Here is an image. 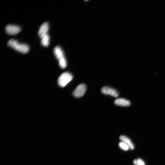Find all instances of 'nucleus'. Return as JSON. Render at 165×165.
<instances>
[{"instance_id":"nucleus-1","label":"nucleus","mask_w":165,"mask_h":165,"mask_svg":"<svg viewBox=\"0 0 165 165\" xmlns=\"http://www.w3.org/2000/svg\"><path fill=\"white\" fill-rule=\"evenodd\" d=\"M8 45L17 51L23 54H26L29 52L30 47L28 45L21 44L16 40L11 39L8 42Z\"/></svg>"},{"instance_id":"nucleus-2","label":"nucleus","mask_w":165,"mask_h":165,"mask_svg":"<svg viewBox=\"0 0 165 165\" xmlns=\"http://www.w3.org/2000/svg\"><path fill=\"white\" fill-rule=\"evenodd\" d=\"M54 52L58 60L60 67L62 69L65 68L67 66V63L62 49L59 46H57L54 49Z\"/></svg>"},{"instance_id":"nucleus-3","label":"nucleus","mask_w":165,"mask_h":165,"mask_svg":"<svg viewBox=\"0 0 165 165\" xmlns=\"http://www.w3.org/2000/svg\"><path fill=\"white\" fill-rule=\"evenodd\" d=\"M73 76L68 72L62 73L59 77L58 83L61 87H64L73 79Z\"/></svg>"},{"instance_id":"nucleus-4","label":"nucleus","mask_w":165,"mask_h":165,"mask_svg":"<svg viewBox=\"0 0 165 165\" xmlns=\"http://www.w3.org/2000/svg\"><path fill=\"white\" fill-rule=\"evenodd\" d=\"M7 34L10 35H16L21 30V28L17 25L10 24L7 25L5 28Z\"/></svg>"},{"instance_id":"nucleus-5","label":"nucleus","mask_w":165,"mask_h":165,"mask_svg":"<svg viewBox=\"0 0 165 165\" xmlns=\"http://www.w3.org/2000/svg\"><path fill=\"white\" fill-rule=\"evenodd\" d=\"M86 86L81 84L78 86L73 93V96L76 98H79L83 96L86 91Z\"/></svg>"},{"instance_id":"nucleus-6","label":"nucleus","mask_w":165,"mask_h":165,"mask_svg":"<svg viewBox=\"0 0 165 165\" xmlns=\"http://www.w3.org/2000/svg\"><path fill=\"white\" fill-rule=\"evenodd\" d=\"M103 94L111 96L114 97H117L119 94L115 89L109 87L105 86L103 87L101 90Z\"/></svg>"},{"instance_id":"nucleus-7","label":"nucleus","mask_w":165,"mask_h":165,"mask_svg":"<svg viewBox=\"0 0 165 165\" xmlns=\"http://www.w3.org/2000/svg\"><path fill=\"white\" fill-rule=\"evenodd\" d=\"M49 29V23L45 22L43 23L40 27L38 32V34L40 39L43 38L47 34Z\"/></svg>"},{"instance_id":"nucleus-8","label":"nucleus","mask_w":165,"mask_h":165,"mask_svg":"<svg viewBox=\"0 0 165 165\" xmlns=\"http://www.w3.org/2000/svg\"><path fill=\"white\" fill-rule=\"evenodd\" d=\"M116 105L121 106H128L131 105V103L128 100L123 98L116 99L114 101Z\"/></svg>"},{"instance_id":"nucleus-9","label":"nucleus","mask_w":165,"mask_h":165,"mask_svg":"<svg viewBox=\"0 0 165 165\" xmlns=\"http://www.w3.org/2000/svg\"><path fill=\"white\" fill-rule=\"evenodd\" d=\"M120 139L127 144L132 149H133L134 148V146L130 140L126 137L125 136L122 135L120 137Z\"/></svg>"},{"instance_id":"nucleus-10","label":"nucleus","mask_w":165,"mask_h":165,"mask_svg":"<svg viewBox=\"0 0 165 165\" xmlns=\"http://www.w3.org/2000/svg\"><path fill=\"white\" fill-rule=\"evenodd\" d=\"M41 39V45L45 47H48L50 44V37L49 35L47 34Z\"/></svg>"},{"instance_id":"nucleus-11","label":"nucleus","mask_w":165,"mask_h":165,"mask_svg":"<svg viewBox=\"0 0 165 165\" xmlns=\"http://www.w3.org/2000/svg\"><path fill=\"white\" fill-rule=\"evenodd\" d=\"M120 147L122 149L127 151L129 149L130 147L124 142H121L119 143Z\"/></svg>"},{"instance_id":"nucleus-12","label":"nucleus","mask_w":165,"mask_h":165,"mask_svg":"<svg viewBox=\"0 0 165 165\" xmlns=\"http://www.w3.org/2000/svg\"><path fill=\"white\" fill-rule=\"evenodd\" d=\"M135 165H145V163L141 159H136L133 161Z\"/></svg>"}]
</instances>
